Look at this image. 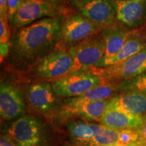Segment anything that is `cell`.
<instances>
[{"instance_id": "1", "label": "cell", "mask_w": 146, "mask_h": 146, "mask_svg": "<svg viewBox=\"0 0 146 146\" xmlns=\"http://www.w3.org/2000/svg\"><path fill=\"white\" fill-rule=\"evenodd\" d=\"M64 18L59 15L46 17L19 29L12 36L10 52L13 59L30 64L52 52L57 47Z\"/></svg>"}, {"instance_id": "2", "label": "cell", "mask_w": 146, "mask_h": 146, "mask_svg": "<svg viewBox=\"0 0 146 146\" xmlns=\"http://www.w3.org/2000/svg\"><path fill=\"white\" fill-rule=\"evenodd\" d=\"M105 49V41L101 31L69 47L68 51L73 62L70 73L96 66L103 58Z\"/></svg>"}, {"instance_id": "3", "label": "cell", "mask_w": 146, "mask_h": 146, "mask_svg": "<svg viewBox=\"0 0 146 146\" xmlns=\"http://www.w3.org/2000/svg\"><path fill=\"white\" fill-rule=\"evenodd\" d=\"M91 72L101 78L102 83H120L146 72V47L125 61L102 68L93 67Z\"/></svg>"}, {"instance_id": "4", "label": "cell", "mask_w": 146, "mask_h": 146, "mask_svg": "<svg viewBox=\"0 0 146 146\" xmlns=\"http://www.w3.org/2000/svg\"><path fill=\"white\" fill-rule=\"evenodd\" d=\"M103 29L78 13L73 14L64 18L57 47L68 50L93 35L99 33Z\"/></svg>"}, {"instance_id": "5", "label": "cell", "mask_w": 146, "mask_h": 146, "mask_svg": "<svg viewBox=\"0 0 146 146\" xmlns=\"http://www.w3.org/2000/svg\"><path fill=\"white\" fill-rule=\"evenodd\" d=\"M101 83L99 76L91 71L81 70L54 80L52 86L57 96L69 98L81 96Z\"/></svg>"}, {"instance_id": "6", "label": "cell", "mask_w": 146, "mask_h": 146, "mask_svg": "<svg viewBox=\"0 0 146 146\" xmlns=\"http://www.w3.org/2000/svg\"><path fill=\"white\" fill-rule=\"evenodd\" d=\"M72 65L68 50L56 47L37 62L35 71L39 77L54 81L70 74Z\"/></svg>"}, {"instance_id": "7", "label": "cell", "mask_w": 146, "mask_h": 146, "mask_svg": "<svg viewBox=\"0 0 146 146\" xmlns=\"http://www.w3.org/2000/svg\"><path fill=\"white\" fill-rule=\"evenodd\" d=\"M56 4L46 0H22L15 15L10 21L12 27L21 29L42 18L58 16Z\"/></svg>"}, {"instance_id": "8", "label": "cell", "mask_w": 146, "mask_h": 146, "mask_svg": "<svg viewBox=\"0 0 146 146\" xmlns=\"http://www.w3.org/2000/svg\"><path fill=\"white\" fill-rule=\"evenodd\" d=\"M78 12L100 27L109 26L116 19L113 0H75Z\"/></svg>"}, {"instance_id": "9", "label": "cell", "mask_w": 146, "mask_h": 146, "mask_svg": "<svg viewBox=\"0 0 146 146\" xmlns=\"http://www.w3.org/2000/svg\"><path fill=\"white\" fill-rule=\"evenodd\" d=\"M41 125L36 118L23 116L14 121L5 132L18 146H36L41 141Z\"/></svg>"}, {"instance_id": "10", "label": "cell", "mask_w": 146, "mask_h": 146, "mask_svg": "<svg viewBox=\"0 0 146 146\" xmlns=\"http://www.w3.org/2000/svg\"><path fill=\"white\" fill-rule=\"evenodd\" d=\"M109 102L110 100L90 101L82 99L78 96L69 98L64 102L61 115L66 118L79 116L100 121Z\"/></svg>"}, {"instance_id": "11", "label": "cell", "mask_w": 146, "mask_h": 146, "mask_svg": "<svg viewBox=\"0 0 146 146\" xmlns=\"http://www.w3.org/2000/svg\"><path fill=\"white\" fill-rule=\"evenodd\" d=\"M131 32L127 27L115 23L104 27L101 33L106 43L105 53L103 58L95 68H102L106 67L110 60H112L121 50Z\"/></svg>"}, {"instance_id": "12", "label": "cell", "mask_w": 146, "mask_h": 146, "mask_svg": "<svg viewBox=\"0 0 146 146\" xmlns=\"http://www.w3.org/2000/svg\"><path fill=\"white\" fill-rule=\"evenodd\" d=\"M56 94L50 83L31 84L27 89V99L34 110L47 114H51L58 104Z\"/></svg>"}, {"instance_id": "13", "label": "cell", "mask_w": 146, "mask_h": 146, "mask_svg": "<svg viewBox=\"0 0 146 146\" xmlns=\"http://www.w3.org/2000/svg\"><path fill=\"white\" fill-rule=\"evenodd\" d=\"M25 112L21 93L12 84L1 83L0 86V114L5 120L16 119Z\"/></svg>"}, {"instance_id": "14", "label": "cell", "mask_w": 146, "mask_h": 146, "mask_svg": "<svg viewBox=\"0 0 146 146\" xmlns=\"http://www.w3.org/2000/svg\"><path fill=\"white\" fill-rule=\"evenodd\" d=\"M116 18L125 26L135 28L146 19V0H113Z\"/></svg>"}, {"instance_id": "15", "label": "cell", "mask_w": 146, "mask_h": 146, "mask_svg": "<svg viewBox=\"0 0 146 146\" xmlns=\"http://www.w3.org/2000/svg\"><path fill=\"white\" fill-rule=\"evenodd\" d=\"M144 118L143 116H131L120 110L110 101L100 122L114 130H137L143 124Z\"/></svg>"}, {"instance_id": "16", "label": "cell", "mask_w": 146, "mask_h": 146, "mask_svg": "<svg viewBox=\"0 0 146 146\" xmlns=\"http://www.w3.org/2000/svg\"><path fill=\"white\" fill-rule=\"evenodd\" d=\"M110 101L118 110L131 116H143L146 112V94L143 93L123 92Z\"/></svg>"}, {"instance_id": "17", "label": "cell", "mask_w": 146, "mask_h": 146, "mask_svg": "<svg viewBox=\"0 0 146 146\" xmlns=\"http://www.w3.org/2000/svg\"><path fill=\"white\" fill-rule=\"evenodd\" d=\"M145 47L146 45L143 38L137 33L132 31L120 52L110 60L106 67L125 61L140 52Z\"/></svg>"}, {"instance_id": "18", "label": "cell", "mask_w": 146, "mask_h": 146, "mask_svg": "<svg viewBox=\"0 0 146 146\" xmlns=\"http://www.w3.org/2000/svg\"><path fill=\"white\" fill-rule=\"evenodd\" d=\"M68 131L74 141L79 146H94V132L89 123L72 121L68 124Z\"/></svg>"}, {"instance_id": "19", "label": "cell", "mask_w": 146, "mask_h": 146, "mask_svg": "<svg viewBox=\"0 0 146 146\" xmlns=\"http://www.w3.org/2000/svg\"><path fill=\"white\" fill-rule=\"evenodd\" d=\"M89 124L94 132V146H108L118 143L120 131L114 130L103 125Z\"/></svg>"}, {"instance_id": "20", "label": "cell", "mask_w": 146, "mask_h": 146, "mask_svg": "<svg viewBox=\"0 0 146 146\" xmlns=\"http://www.w3.org/2000/svg\"><path fill=\"white\" fill-rule=\"evenodd\" d=\"M116 91H118L117 83H102L78 97L90 101L106 100Z\"/></svg>"}, {"instance_id": "21", "label": "cell", "mask_w": 146, "mask_h": 146, "mask_svg": "<svg viewBox=\"0 0 146 146\" xmlns=\"http://www.w3.org/2000/svg\"><path fill=\"white\" fill-rule=\"evenodd\" d=\"M118 91H135L146 94V72L135 78L118 83Z\"/></svg>"}, {"instance_id": "22", "label": "cell", "mask_w": 146, "mask_h": 146, "mask_svg": "<svg viewBox=\"0 0 146 146\" xmlns=\"http://www.w3.org/2000/svg\"><path fill=\"white\" fill-rule=\"evenodd\" d=\"M12 45V36L8 21L0 18V56L1 62L9 54Z\"/></svg>"}, {"instance_id": "23", "label": "cell", "mask_w": 146, "mask_h": 146, "mask_svg": "<svg viewBox=\"0 0 146 146\" xmlns=\"http://www.w3.org/2000/svg\"><path fill=\"white\" fill-rule=\"evenodd\" d=\"M139 140V135L136 130H123L120 131L119 140L116 144L127 145Z\"/></svg>"}, {"instance_id": "24", "label": "cell", "mask_w": 146, "mask_h": 146, "mask_svg": "<svg viewBox=\"0 0 146 146\" xmlns=\"http://www.w3.org/2000/svg\"><path fill=\"white\" fill-rule=\"evenodd\" d=\"M22 3V0H8V21L13 18Z\"/></svg>"}, {"instance_id": "25", "label": "cell", "mask_w": 146, "mask_h": 146, "mask_svg": "<svg viewBox=\"0 0 146 146\" xmlns=\"http://www.w3.org/2000/svg\"><path fill=\"white\" fill-rule=\"evenodd\" d=\"M0 146H18L14 140L8 134L1 135L0 137Z\"/></svg>"}, {"instance_id": "26", "label": "cell", "mask_w": 146, "mask_h": 146, "mask_svg": "<svg viewBox=\"0 0 146 146\" xmlns=\"http://www.w3.org/2000/svg\"><path fill=\"white\" fill-rule=\"evenodd\" d=\"M0 18L8 21V0H0Z\"/></svg>"}, {"instance_id": "27", "label": "cell", "mask_w": 146, "mask_h": 146, "mask_svg": "<svg viewBox=\"0 0 146 146\" xmlns=\"http://www.w3.org/2000/svg\"><path fill=\"white\" fill-rule=\"evenodd\" d=\"M137 132L139 135V139L142 141L146 142V118H144V121L141 127L137 129Z\"/></svg>"}, {"instance_id": "28", "label": "cell", "mask_w": 146, "mask_h": 146, "mask_svg": "<svg viewBox=\"0 0 146 146\" xmlns=\"http://www.w3.org/2000/svg\"><path fill=\"white\" fill-rule=\"evenodd\" d=\"M108 146H146V142L142 141L141 139L139 140L138 141L135 142V143L127 144V145H122V144H114V145H111Z\"/></svg>"}, {"instance_id": "29", "label": "cell", "mask_w": 146, "mask_h": 146, "mask_svg": "<svg viewBox=\"0 0 146 146\" xmlns=\"http://www.w3.org/2000/svg\"><path fill=\"white\" fill-rule=\"evenodd\" d=\"M46 1H49V2H50V3H54V4L57 5V3L59 2L60 0H46Z\"/></svg>"}]
</instances>
